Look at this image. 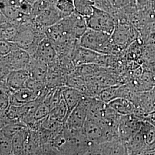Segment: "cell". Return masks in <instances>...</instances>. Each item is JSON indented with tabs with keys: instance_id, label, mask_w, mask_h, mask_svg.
Returning <instances> with one entry per match:
<instances>
[{
	"instance_id": "obj_1",
	"label": "cell",
	"mask_w": 155,
	"mask_h": 155,
	"mask_svg": "<svg viewBox=\"0 0 155 155\" xmlns=\"http://www.w3.org/2000/svg\"><path fill=\"white\" fill-rule=\"evenodd\" d=\"M79 43L84 48L105 55H113L121 51L113 43L111 35L90 28L82 36Z\"/></svg>"
},
{
	"instance_id": "obj_2",
	"label": "cell",
	"mask_w": 155,
	"mask_h": 155,
	"mask_svg": "<svg viewBox=\"0 0 155 155\" xmlns=\"http://www.w3.org/2000/svg\"><path fill=\"white\" fill-rule=\"evenodd\" d=\"M31 61V56L27 51L18 45L5 56L1 57L0 75L1 81H5L10 72L13 71L25 70Z\"/></svg>"
},
{
	"instance_id": "obj_3",
	"label": "cell",
	"mask_w": 155,
	"mask_h": 155,
	"mask_svg": "<svg viewBox=\"0 0 155 155\" xmlns=\"http://www.w3.org/2000/svg\"><path fill=\"white\" fill-rule=\"evenodd\" d=\"M110 55L97 52L84 48L79 45L74 51L71 56L73 63L75 67L87 64H97L105 67L108 64Z\"/></svg>"
},
{
	"instance_id": "obj_4",
	"label": "cell",
	"mask_w": 155,
	"mask_h": 155,
	"mask_svg": "<svg viewBox=\"0 0 155 155\" xmlns=\"http://www.w3.org/2000/svg\"><path fill=\"white\" fill-rule=\"evenodd\" d=\"M87 27L95 31L111 35L117 25V21L113 15L95 6L93 13L86 18Z\"/></svg>"
},
{
	"instance_id": "obj_5",
	"label": "cell",
	"mask_w": 155,
	"mask_h": 155,
	"mask_svg": "<svg viewBox=\"0 0 155 155\" xmlns=\"http://www.w3.org/2000/svg\"><path fill=\"white\" fill-rule=\"evenodd\" d=\"M83 131L87 139L92 144H100L111 141L110 134L102 120L87 117Z\"/></svg>"
},
{
	"instance_id": "obj_6",
	"label": "cell",
	"mask_w": 155,
	"mask_h": 155,
	"mask_svg": "<svg viewBox=\"0 0 155 155\" xmlns=\"http://www.w3.org/2000/svg\"><path fill=\"white\" fill-rule=\"evenodd\" d=\"M63 31L73 39L79 40L88 29L86 19L75 12L58 22Z\"/></svg>"
},
{
	"instance_id": "obj_7",
	"label": "cell",
	"mask_w": 155,
	"mask_h": 155,
	"mask_svg": "<svg viewBox=\"0 0 155 155\" xmlns=\"http://www.w3.org/2000/svg\"><path fill=\"white\" fill-rule=\"evenodd\" d=\"M89 98L85 97L67 117L64 127L71 130L83 129L89 110Z\"/></svg>"
},
{
	"instance_id": "obj_8",
	"label": "cell",
	"mask_w": 155,
	"mask_h": 155,
	"mask_svg": "<svg viewBox=\"0 0 155 155\" xmlns=\"http://www.w3.org/2000/svg\"><path fill=\"white\" fill-rule=\"evenodd\" d=\"M144 118L135 114L121 115L118 126L120 140L125 143L133 135L139 132L142 127Z\"/></svg>"
},
{
	"instance_id": "obj_9",
	"label": "cell",
	"mask_w": 155,
	"mask_h": 155,
	"mask_svg": "<svg viewBox=\"0 0 155 155\" xmlns=\"http://www.w3.org/2000/svg\"><path fill=\"white\" fill-rule=\"evenodd\" d=\"M31 17L37 27L45 30L64 18L56 8L55 4L45 8Z\"/></svg>"
},
{
	"instance_id": "obj_10",
	"label": "cell",
	"mask_w": 155,
	"mask_h": 155,
	"mask_svg": "<svg viewBox=\"0 0 155 155\" xmlns=\"http://www.w3.org/2000/svg\"><path fill=\"white\" fill-rule=\"evenodd\" d=\"M136 38L135 31L133 28L125 23L117 22L115 29L111 35L113 43L122 51L130 45Z\"/></svg>"
},
{
	"instance_id": "obj_11",
	"label": "cell",
	"mask_w": 155,
	"mask_h": 155,
	"mask_svg": "<svg viewBox=\"0 0 155 155\" xmlns=\"http://www.w3.org/2000/svg\"><path fill=\"white\" fill-rule=\"evenodd\" d=\"M58 56L54 44L47 36L41 40L31 58L43 61L48 65L55 61Z\"/></svg>"
},
{
	"instance_id": "obj_12",
	"label": "cell",
	"mask_w": 155,
	"mask_h": 155,
	"mask_svg": "<svg viewBox=\"0 0 155 155\" xmlns=\"http://www.w3.org/2000/svg\"><path fill=\"white\" fill-rule=\"evenodd\" d=\"M44 91L38 92L27 87L16 90L11 95V105L20 106L32 102L37 100Z\"/></svg>"
},
{
	"instance_id": "obj_13",
	"label": "cell",
	"mask_w": 155,
	"mask_h": 155,
	"mask_svg": "<svg viewBox=\"0 0 155 155\" xmlns=\"http://www.w3.org/2000/svg\"><path fill=\"white\" fill-rule=\"evenodd\" d=\"M124 144L127 155H143L148 148L141 130L127 140Z\"/></svg>"
},
{
	"instance_id": "obj_14",
	"label": "cell",
	"mask_w": 155,
	"mask_h": 155,
	"mask_svg": "<svg viewBox=\"0 0 155 155\" xmlns=\"http://www.w3.org/2000/svg\"><path fill=\"white\" fill-rule=\"evenodd\" d=\"M62 94L68 109L67 117L81 101L86 97L79 90L68 86L63 87Z\"/></svg>"
},
{
	"instance_id": "obj_15",
	"label": "cell",
	"mask_w": 155,
	"mask_h": 155,
	"mask_svg": "<svg viewBox=\"0 0 155 155\" xmlns=\"http://www.w3.org/2000/svg\"><path fill=\"white\" fill-rule=\"evenodd\" d=\"M29 78V75L27 69L16 70L9 74L5 82L8 86L15 91L25 87Z\"/></svg>"
},
{
	"instance_id": "obj_16",
	"label": "cell",
	"mask_w": 155,
	"mask_h": 155,
	"mask_svg": "<svg viewBox=\"0 0 155 155\" xmlns=\"http://www.w3.org/2000/svg\"><path fill=\"white\" fill-rule=\"evenodd\" d=\"M48 67V64L31 57V61L27 70L29 73V77L45 82Z\"/></svg>"
},
{
	"instance_id": "obj_17",
	"label": "cell",
	"mask_w": 155,
	"mask_h": 155,
	"mask_svg": "<svg viewBox=\"0 0 155 155\" xmlns=\"http://www.w3.org/2000/svg\"><path fill=\"white\" fill-rule=\"evenodd\" d=\"M111 107L120 115L133 114L136 106L130 100L125 98H117L108 104Z\"/></svg>"
},
{
	"instance_id": "obj_18",
	"label": "cell",
	"mask_w": 155,
	"mask_h": 155,
	"mask_svg": "<svg viewBox=\"0 0 155 155\" xmlns=\"http://www.w3.org/2000/svg\"><path fill=\"white\" fill-rule=\"evenodd\" d=\"M29 129L26 128L20 131L12 140V150L14 155H24L27 142Z\"/></svg>"
},
{
	"instance_id": "obj_19",
	"label": "cell",
	"mask_w": 155,
	"mask_h": 155,
	"mask_svg": "<svg viewBox=\"0 0 155 155\" xmlns=\"http://www.w3.org/2000/svg\"><path fill=\"white\" fill-rule=\"evenodd\" d=\"M75 12L86 19L93 13L95 5L93 0H74Z\"/></svg>"
},
{
	"instance_id": "obj_20",
	"label": "cell",
	"mask_w": 155,
	"mask_h": 155,
	"mask_svg": "<svg viewBox=\"0 0 155 155\" xmlns=\"http://www.w3.org/2000/svg\"><path fill=\"white\" fill-rule=\"evenodd\" d=\"M68 109L63 99L50 111L49 117L59 122L64 124L66 121Z\"/></svg>"
},
{
	"instance_id": "obj_21",
	"label": "cell",
	"mask_w": 155,
	"mask_h": 155,
	"mask_svg": "<svg viewBox=\"0 0 155 155\" xmlns=\"http://www.w3.org/2000/svg\"><path fill=\"white\" fill-rule=\"evenodd\" d=\"M55 6L64 17L68 16L75 12L74 0H58Z\"/></svg>"
},
{
	"instance_id": "obj_22",
	"label": "cell",
	"mask_w": 155,
	"mask_h": 155,
	"mask_svg": "<svg viewBox=\"0 0 155 155\" xmlns=\"http://www.w3.org/2000/svg\"><path fill=\"white\" fill-rule=\"evenodd\" d=\"M25 87H27L38 92H42L47 88L45 82L31 77L29 78Z\"/></svg>"
},
{
	"instance_id": "obj_23",
	"label": "cell",
	"mask_w": 155,
	"mask_h": 155,
	"mask_svg": "<svg viewBox=\"0 0 155 155\" xmlns=\"http://www.w3.org/2000/svg\"><path fill=\"white\" fill-rule=\"evenodd\" d=\"M50 108L45 104L42 102L37 107L35 113L34 118L36 121H40L47 118L50 113Z\"/></svg>"
},
{
	"instance_id": "obj_24",
	"label": "cell",
	"mask_w": 155,
	"mask_h": 155,
	"mask_svg": "<svg viewBox=\"0 0 155 155\" xmlns=\"http://www.w3.org/2000/svg\"><path fill=\"white\" fill-rule=\"evenodd\" d=\"M17 46V45L11 41L1 40L0 41V56H5L11 53Z\"/></svg>"
},
{
	"instance_id": "obj_25",
	"label": "cell",
	"mask_w": 155,
	"mask_h": 155,
	"mask_svg": "<svg viewBox=\"0 0 155 155\" xmlns=\"http://www.w3.org/2000/svg\"><path fill=\"white\" fill-rule=\"evenodd\" d=\"M43 1L50 3V4H56V2L58 1V0H43Z\"/></svg>"
},
{
	"instance_id": "obj_26",
	"label": "cell",
	"mask_w": 155,
	"mask_h": 155,
	"mask_svg": "<svg viewBox=\"0 0 155 155\" xmlns=\"http://www.w3.org/2000/svg\"><path fill=\"white\" fill-rule=\"evenodd\" d=\"M27 1L29 4H31V5H33V4H35L38 0H25Z\"/></svg>"
},
{
	"instance_id": "obj_27",
	"label": "cell",
	"mask_w": 155,
	"mask_h": 155,
	"mask_svg": "<svg viewBox=\"0 0 155 155\" xmlns=\"http://www.w3.org/2000/svg\"></svg>"
}]
</instances>
